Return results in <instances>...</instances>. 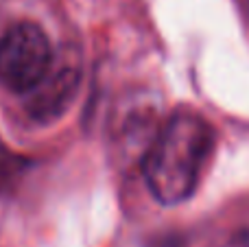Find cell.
Here are the masks:
<instances>
[{
    "label": "cell",
    "mask_w": 249,
    "mask_h": 247,
    "mask_svg": "<svg viewBox=\"0 0 249 247\" xmlns=\"http://www.w3.org/2000/svg\"><path fill=\"white\" fill-rule=\"evenodd\" d=\"M81 83V66L74 51L55 53L42 81L24 94V109L33 121L51 123L72 103Z\"/></svg>",
    "instance_id": "cell-3"
},
{
    "label": "cell",
    "mask_w": 249,
    "mask_h": 247,
    "mask_svg": "<svg viewBox=\"0 0 249 247\" xmlns=\"http://www.w3.org/2000/svg\"><path fill=\"white\" fill-rule=\"evenodd\" d=\"M214 129L203 116L177 109L151 140L144 158L146 186L162 206H177L195 193L214 151Z\"/></svg>",
    "instance_id": "cell-1"
},
{
    "label": "cell",
    "mask_w": 249,
    "mask_h": 247,
    "mask_svg": "<svg viewBox=\"0 0 249 247\" xmlns=\"http://www.w3.org/2000/svg\"><path fill=\"white\" fill-rule=\"evenodd\" d=\"M53 46L35 22H16L0 35V83L13 94H29L51 66Z\"/></svg>",
    "instance_id": "cell-2"
},
{
    "label": "cell",
    "mask_w": 249,
    "mask_h": 247,
    "mask_svg": "<svg viewBox=\"0 0 249 247\" xmlns=\"http://www.w3.org/2000/svg\"><path fill=\"white\" fill-rule=\"evenodd\" d=\"M149 247H188V245H186L184 239H179V236H175V234H164V236H160L158 241H153Z\"/></svg>",
    "instance_id": "cell-6"
},
{
    "label": "cell",
    "mask_w": 249,
    "mask_h": 247,
    "mask_svg": "<svg viewBox=\"0 0 249 247\" xmlns=\"http://www.w3.org/2000/svg\"><path fill=\"white\" fill-rule=\"evenodd\" d=\"M26 162L20 156H13L0 144V191L9 188V184L22 173Z\"/></svg>",
    "instance_id": "cell-4"
},
{
    "label": "cell",
    "mask_w": 249,
    "mask_h": 247,
    "mask_svg": "<svg viewBox=\"0 0 249 247\" xmlns=\"http://www.w3.org/2000/svg\"><path fill=\"white\" fill-rule=\"evenodd\" d=\"M219 247H249V217L238 219L234 226H230Z\"/></svg>",
    "instance_id": "cell-5"
}]
</instances>
